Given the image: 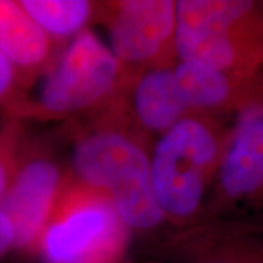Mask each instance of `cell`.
Segmentation results:
<instances>
[{"label": "cell", "instance_id": "9", "mask_svg": "<svg viewBox=\"0 0 263 263\" xmlns=\"http://www.w3.org/2000/svg\"><path fill=\"white\" fill-rule=\"evenodd\" d=\"M53 50L51 37L34 22L19 2L0 0V51L18 73L41 69Z\"/></svg>", "mask_w": 263, "mask_h": 263}, {"label": "cell", "instance_id": "4", "mask_svg": "<svg viewBox=\"0 0 263 263\" xmlns=\"http://www.w3.org/2000/svg\"><path fill=\"white\" fill-rule=\"evenodd\" d=\"M126 240L110 199L82 184L59 195L37 250L44 263H117Z\"/></svg>", "mask_w": 263, "mask_h": 263}, {"label": "cell", "instance_id": "10", "mask_svg": "<svg viewBox=\"0 0 263 263\" xmlns=\"http://www.w3.org/2000/svg\"><path fill=\"white\" fill-rule=\"evenodd\" d=\"M133 110L142 127L162 135L189 117L190 108L180 97L174 69L146 70L135 86Z\"/></svg>", "mask_w": 263, "mask_h": 263}, {"label": "cell", "instance_id": "7", "mask_svg": "<svg viewBox=\"0 0 263 263\" xmlns=\"http://www.w3.org/2000/svg\"><path fill=\"white\" fill-rule=\"evenodd\" d=\"M215 176L219 205L263 200V100L235 113Z\"/></svg>", "mask_w": 263, "mask_h": 263}, {"label": "cell", "instance_id": "2", "mask_svg": "<svg viewBox=\"0 0 263 263\" xmlns=\"http://www.w3.org/2000/svg\"><path fill=\"white\" fill-rule=\"evenodd\" d=\"M73 168L82 184L104 193L126 227L149 230L164 212L154 195L145 151L119 132H95L76 143Z\"/></svg>", "mask_w": 263, "mask_h": 263}, {"label": "cell", "instance_id": "6", "mask_svg": "<svg viewBox=\"0 0 263 263\" xmlns=\"http://www.w3.org/2000/svg\"><path fill=\"white\" fill-rule=\"evenodd\" d=\"M177 2H119L110 16V50L120 66L155 63L174 48Z\"/></svg>", "mask_w": 263, "mask_h": 263}, {"label": "cell", "instance_id": "15", "mask_svg": "<svg viewBox=\"0 0 263 263\" xmlns=\"http://www.w3.org/2000/svg\"><path fill=\"white\" fill-rule=\"evenodd\" d=\"M15 247V231L8 215L0 209V259Z\"/></svg>", "mask_w": 263, "mask_h": 263}, {"label": "cell", "instance_id": "5", "mask_svg": "<svg viewBox=\"0 0 263 263\" xmlns=\"http://www.w3.org/2000/svg\"><path fill=\"white\" fill-rule=\"evenodd\" d=\"M122 66L110 47L84 29L47 72L38 91V104L50 114L84 111L113 92Z\"/></svg>", "mask_w": 263, "mask_h": 263}, {"label": "cell", "instance_id": "12", "mask_svg": "<svg viewBox=\"0 0 263 263\" xmlns=\"http://www.w3.org/2000/svg\"><path fill=\"white\" fill-rule=\"evenodd\" d=\"M192 263H263V235L252 230H230L199 250Z\"/></svg>", "mask_w": 263, "mask_h": 263}, {"label": "cell", "instance_id": "14", "mask_svg": "<svg viewBox=\"0 0 263 263\" xmlns=\"http://www.w3.org/2000/svg\"><path fill=\"white\" fill-rule=\"evenodd\" d=\"M18 72L0 51V103L9 101L18 84Z\"/></svg>", "mask_w": 263, "mask_h": 263}, {"label": "cell", "instance_id": "11", "mask_svg": "<svg viewBox=\"0 0 263 263\" xmlns=\"http://www.w3.org/2000/svg\"><path fill=\"white\" fill-rule=\"evenodd\" d=\"M19 3L51 38L78 35L94 10V5L85 0H24Z\"/></svg>", "mask_w": 263, "mask_h": 263}, {"label": "cell", "instance_id": "8", "mask_svg": "<svg viewBox=\"0 0 263 263\" xmlns=\"http://www.w3.org/2000/svg\"><path fill=\"white\" fill-rule=\"evenodd\" d=\"M60 193V173L53 161L37 157L19 165L0 209L15 231V247L37 250Z\"/></svg>", "mask_w": 263, "mask_h": 263}, {"label": "cell", "instance_id": "13", "mask_svg": "<svg viewBox=\"0 0 263 263\" xmlns=\"http://www.w3.org/2000/svg\"><path fill=\"white\" fill-rule=\"evenodd\" d=\"M18 167L10 145L0 139V202L6 196Z\"/></svg>", "mask_w": 263, "mask_h": 263}, {"label": "cell", "instance_id": "16", "mask_svg": "<svg viewBox=\"0 0 263 263\" xmlns=\"http://www.w3.org/2000/svg\"><path fill=\"white\" fill-rule=\"evenodd\" d=\"M259 6H260V9H262L263 12V2H259Z\"/></svg>", "mask_w": 263, "mask_h": 263}, {"label": "cell", "instance_id": "3", "mask_svg": "<svg viewBox=\"0 0 263 263\" xmlns=\"http://www.w3.org/2000/svg\"><path fill=\"white\" fill-rule=\"evenodd\" d=\"M228 136L190 116L161 136L151 158V181L164 215L186 219L196 214Z\"/></svg>", "mask_w": 263, "mask_h": 263}, {"label": "cell", "instance_id": "1", "mask_svg": "<svg viewBox=\"0 0 263 263\" xmlns=\"http://www.w3.org/2000/svg\"><path fill=\"white\" fill-rule=\"evenodd\" d=\"M174 51L237 75L263 73V12L259 2L180 0Z\"/></svg>", "mask_w": 263, "mask_h": 263}]
</instances>
